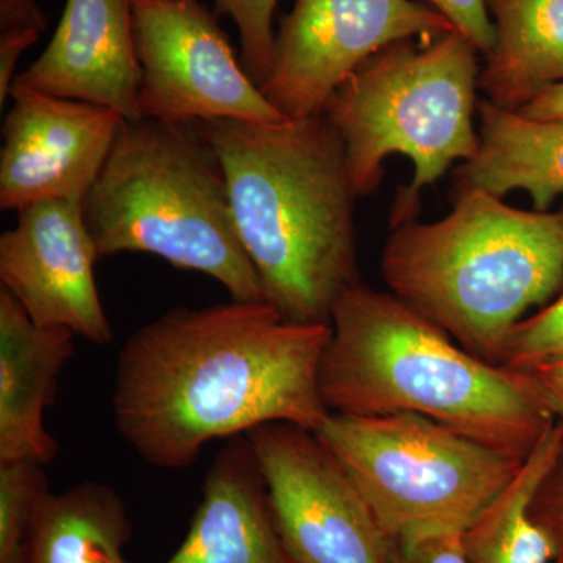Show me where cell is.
Segmentation results:
<instances>
[{
  "mask_svg": "<svg viewBox=\"0 0 563 563\" xmlns=\"http://www.w3.org/2000/svg\"><path fill=\"white\" fill-rule=\"evenodd\" d=\"M331 324L285 320L268 302L177 307L120 352L113 417L122 440L162 470L190 468L214 440L285 422L314 432Z\"/></svg>",
  "mask_w": 563,
  "mask_h": 563,
  "instance_id": "6da1fadb",
  "label": "cell"
},
{
  "mask_svg": "<svg viewBox=\"0 0 563 563\" xmlns=\"http://www.w3.org/2000/svg\"><path fill=\"white\" fill-rule=\"evenodd\" d=\"M228 181L233 221L265 302L288 321L331 324L358 280L355 202L339 133L324 114L201 122Z\"/></svg>",
  "mask_w": 563,
  "mask_h": 563,
  "instance_id": "7a4b0ae2",
  "label": "cell"
},
{
  "mask_svg": "<svg viewBox=\"0 0 563 563\" xmlns=\"http://www.w3.org/2000/svg\"><path fill=\"white\" fill-rule=\"evenodd\" d=\"M320 391L332 413L420 415L523 459L558 421L528 373L476 357L361 280L333 306Z\"/></svg>",
  "mask_w": 563,
  "mask_h": 563,
  "instance_id": "3957f363",
  "label": "cell"
},
{
  "mask_svg": "<svg viewBox=\"0 0 563 563\" xmlns=\"http://www.w3.org/2000/svg\"><path fill=\"white\" fill-rule=\"evenodd\" d=\"M380 268L393 295L463 350L501 365L514 325L563 285V209L521 210L490 192H454L442 220L393 229Z\"/></svg>",
  "mask_w": 563,
  "mask_h": 563,
  "instance_id": "277c9868",
  "label": "cell"
},
{
  "mask_svg": "<svg viewBox=\"0 0 563 563\" xmlns=\"http://www.w3.org/2000/svg\"><path fill=\"white\" fill-rule=\"evenodd\" d=\"M84 217L99 261L124 252L157 255L220 282L235 301H265L201 122L124 120Z\"/></svg>",
  "mask_w": 563,
  "mask_h": 563,
  "instance_id": "5b68a950",
  "label": "cell"
},
{
  "mask_svg": "<svg viewBox=\"0 0 563 563\" xmlns=\"http://www.w3.org/2000/svg\"><path fill=\"white\" fill-rule=\"evenodd\" d=\"M479 55L457 31L431 43L399 41L363 62L325 103L358 198L377 190L390 155L413 163L412 181L393 202L391 229L417 221L422 191L479 150Z\"/></svg>",
  "mask_w": 563,
  "mask_h": 563,
  "instance_id": "8992f818",
  "label": "cell"
},
{
  "mask_svg": "<svg viewBox=\"0 0 563 563\" xmlns=\"http://www.w3.org/2000/svg\"><path fill=\"white\" fill-rule=\"evenodd\" d=\"M313 433L342 462L391 542L465 531L525 462L412 413L331 412Z\"/></svg>",
  "mask_w": 563,
  "mask_h": 563,
  "instance_id": "52a82bcc",
  "label": "cell"
},
{
  "mask_svg": "<svg viewBox=\"0 0 563 563\" xmlns=\"http://www.w3.org/2000/svg\"><path fill=\"white\" fill-rule=\"evenodd\" d=\"M141 117L169 124L288 120L244 70L199 0H131Z\"/></svg>",
  "mask_w": 563,
  "mask_h": 563,
  "instance_id": "ba28073f",
  "label": "cell"
},
{
  "mask_svg": "<svg viewBox=\"0 0 563 563\" xmlns=\"http://www.w3.org/2000/svg\"><path fill=\"white\" fill-rule=\"evenodd\" d=\"M246 435L295 563H391L390 537L342 462L313 432L273 422Z\"/></svg>",
  "mask_w": 563,
  "mask_h": 563,
  "instance_id": "9c48e42d",
  "label": "cell"
},
{
  "mask_svg": "<svg viewBox=\"0 0 563 563\" xmlns=\"http://www.w3.org/2000/svg\"><path fill=\"white\" fill-rule=\"evenodd\" d=\"M453 31L440 11L415 0H295L261 90L288 120L317 117L340 84L384 47L431 43Z\"/></svg>",
  "mask_w": 563,
  "mask_h": 563,
  "instance_id": "30bf717a",
  "label": "cell"
},
{
  "mask_svg": "<svg viewBox=\"0 0 563 563\" xmlns=\"http://www.w3.org/2000/svg\"><path fill=\"white\" fill-rule=\"evenodd\" d=\"M99 262L84 203L47 199L18 210L0 236V282L36 324L109 344L113 329L96 285Z\"/></svg>",
  "mask_w": 563,
  "mask_h": 563,
  "instance_id": "8fae6325",
  "label": "cell"
},
{
  "mask_svg": "<svg viewBox=\"0 0 563 563\" xmlns=\"http://www.w3.org/2000/svg\"><path fill=\"white\" fill-rule=\"evenodd\" d=\"M0 151V209L47 199L84 203L124 118L92 103L13 85Z\"/></svg>",
  "mask_w": 563,
  "mask_h": 563,
  "instance_id": "7c38bea8",
  "label": "cell"
},
{
  "mask_svg": "<svg viewBox=\"0 0 563 563\" xmlns=\"http://www.w3.org/2000/svg\"><path fill=\"white\" fill-rule=\"evenodd\" d=\"M13 85L143 118L131 0H66L51 43Z\"/></svg>",
  "mask_w": 563,
  "mask_h": 563,
  "instance_id": "4fadbf2b",
  "label": "cell"
},
{
  "mask_svg": "<svg viewBox=\"0 0 563 563\" xmlns=\"http://www.w3.org/2000/svg\"><path fill=\"white\" fill-rule=\"evenodd\" d=\"M76 333L40 325L0 288V462L49 465L58 443L44 413L55 402L58 379L76 354Z\"/></svg>",
  "mask_w": 563,
  "mask_h": 563,
  "instance_id": "5bb4252c",
  "label": "cell"
},
{
  "mask_svg": "<svg viewBox=\"0 0 563 563\" xmlns=\"http://www.w3.org/2000/svg\"><path fill=\"white\" fill-rule=\"evenodd\" d=\"M165 563H295L247 435L233 437L211 462L190 531Z\"/></svg>",
  "mask_w": 563,
  "mask_h": 563,
  "instance_id": "9a60e30c",
  "label": "cell"
},
{
  "mask_svg": "<svg viewBox=\"0 0 563 563\" xmlns=\"http://www.w3.org/2000/svg\"><path fill=\"white\" fill-rule=\"evenodd\" d=\"M479 150L454 172V192L481 190L496 198L523 190L533 210L548 211L563 195V118L536 120L481 99Z\"/></svg>",
  "mask_w": 563,
  "mask_h": 563,
  "instance_id": "2e32d148",
  "label": "cell"
},
{
  "mask_svg": "<svg viewBox=\"0 0 563 563\" xmlns=\"http://www.w3.org/2000/svg\"><path fill=\"white\" fill-rule=\"evenodd\" d=\"M495 44L481 68L485 101L520 111L563 81V0H485Z\"/></svg>",
  "mask_w": 563,
  "mask_h": 563,
  "instance_id": "e0dca14e",
  "label": "cell"
},
{
  "mask_svg": "<svg viewBox=\"0 0 563 563\" xmlns=\"http://www.w3.org/2000/svg\"><path fill=\"white\" fill-rule=\"evenodd\" d=\"M131 533L120 493L88 481L44 499L29 542V563H129L124 547Z\"/></svg>",
  "mask_w": 563,
  "mask_h": 563,
  "instance_id": "ac0fdd59",
  "label": "cell"
},
{
  "mask_svg": "<svg viewBox=\"0 0 563 563\" xmlns=\"http://www.w3.org/2000/svg\"><path fill=\"white\" fill-rule=\"evenodd\" d=\"M563 421L553 422L495 499L462 532L470 563H551L553 543L531 514L533 496L561 451Z\"/></svg>",
  "mask_w": 563,
  "mask_h": 563,
  "instance_id": "d6986e66",
  "label": "cell"
},
{
  "mask_svg": "<svg viewBox=\"0 0 563 563\" xmlns=\"http://www.w3.org/2000/svg\"><path fill=\"white\" fill-rule=\"evenodd\" d=\"M49 493L41 463L0 462V563H29L33 526Z\"/></svg>",
  "mask_w": 563,
  "mask_h": 563,
  "instance_id": "ffe728a7",
  "label": "cell"
},
{
  "mask_svg": "<svg viewBox=\"0 0 563 563\" xmlns=\"http://www.w3.org/2000/svg\"><path fill=\"white\" fill-rule=\"evenodd\" d=\"M558 358H563V295L514 325L504 343L501 365L529 372Z\"/></svg>",
  "mask_w": 563,
  "mask_h": 563,
  "instance_id": "44dd1931",
  "label": "cell"
},
{
  "mask_svg": "<svg viewBox=\"0 0 563 563\" xmlns=\"http://www.w3.org/2000/svg\"><path fill=\"white\" fill-rule=\"evenodd\" d=\"M217 14L232 18L240 32L242 65L261 87L272 69L276 32L273 29L277 0H213Z\"/></svg>",
  "mask_w": 563,
  "mask_h": 563,
  "instance_id": "7402d4cb",
  "label": "cell"
},
{
  "mask_svg": "<svg viewBox=\"0 0 563 563\" xmlns=\"http://www.w3.org/2000/svg\"><path fill=\"white\" fill-rule=\"evenodd\" d=\"M531 514L553 543L551 563H563V440L553 466L533 496Z\"/></svg>",
  "mask_w": 563,
  "mask_h": 563,
  "instance_id": "603a6c76",
  "label": "cell"
},
{
  "mask_svg": "<svg viewBox=\"0 0 563 563\" xmlns=\"http://www.w3.org/2000/svg\"><path fill=\"white\" fill-rule=\"evenodd\" d=\"M440 11L476 47L483 57H488L495 44V29L485 0H426Z\"/></svg>",
  "mask_w": 563,
  "mask_h": 563,
  "instance_id": "cb8c5ba5",
  "label": "cell"
},
{
  "mask_svg": "<svg viewBox=\"0 0 563 563\" xmlns=\"http://www.w3.org/2000/svg\"><path fill=\"white\" fill-rule=\"evenodd\" d=\"M391 563L470 562L463 553L462 532H450L393 542Z\"/></svg>",
  "mask_w": 563,
  "mask_h": 563,
  "instance_id": "d4e9b609",
  "label": "cell"
},
{
  "mask_svg": "<svg viewBox=\"0 0 563 563\" xmlns=\"http://www.w3.org/2000/svg\"><path fill=\"white\" fill-rule=\"evenodd\" d=\"M46 16L38 0H0V35L20 32H43Z\"/></svg>",
  "mask_w": 563,
  "mask_h": 563,
  "instance_id": "484cf974",
  "label": "cell"
},
{
  "mask_svg": "<svg viewBox=\"0 0 563 563\" xmlns=\"http://www.w3.org/2000/svg\"><path fill=\"white\" fill-rule=\"evenodd\" d=\"M38 32H20L0 35V103L10 98L11 87L16 79V66L21 55L38 41Z\"/></svg>",
  "mask_w": 563,
  "mask_h": 563,
  "instance_id": "4316f807",
  "label": "cell"
},
{
  "mask_svg": "<svg viewBox=\"0 0 563 563\" xmlns=\"http://www.w3.org/2000/svg\"><path fill=\"white\" fill-rule=\"evenodd\" d=\"M525 373L532 377L537 391L551 413L563 421V358L543 363Z\"/></svg>",
  "mask_w": 563,
  "mask_h": 563,
  "instance_id": "83f0119b",
  "label": "cell"
},
{
  "mask_svg": "<svg viewBox=\"0 0 563 563\" xmlns=\"http://www.w3.org/2000/svg\"><path fill=\"white\" fill-rule=\"evenodd\" d=\"M520 113L536 118V120L563 118V81L537 96L523 110H520Z\"/></svg>",
  "mask_w": 563,
  "mask_h": 563,
  "instance_id": "f1b7e54d",
  "label": "cell"
}]
</instances>
